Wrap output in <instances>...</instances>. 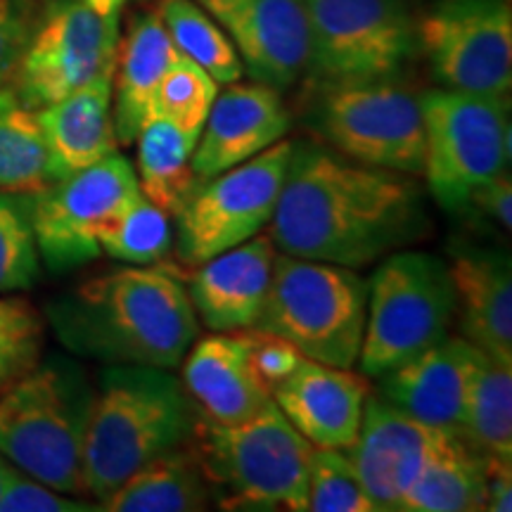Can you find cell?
I'll list each match as a JSON object with an SVG mask.
<instances>
[{"label": "cell", "instance_id": "cell-1", "mask_svg": "<svg viewBox=\"0 0 512 512\" xmlns=\"http://www.w3.org/2000/svg\"><path fill=\"white\" fill-rule=\"evenodd\" d=\"M268 235L283 254L363 268L425 238V190L411 174L294 143Z\"/></svg>", "mask_w": 512, "mask_h": 512}, {"label": "cell", "instance_id": "cell-2", "mask_svg": "<svg viewBox=\"0 0 512 512\" xmlns=\"http://www.w3.org/2000/svg\"><path fill=\"white\" fill-rule=\"evenodd\" d=\"M60 342L102 363L174 370L200 335V320L176 266L114 268L48 309Z\"/></svg>", "mask_w": 512, "mask_h": 512}, {"label": "cell", "instance_id": "cell-3", "mask_svg": "<svg viewBox=\"0 0 512 512\" xmlns=\"http://www.w3.org/2000/svg\"><path fill=\"white\" fill-rule=\"evenodd\" d=\"M197 408L166 368L107 363L83 441V486L102 503L133 472L190 441Z\"/></svg>", "mask_w": 512, "mask_h": 512}, {"label": "cell", "instance_id": "cell-4", "mask_svg": "<svg viewBox=\"0 0 512 512\" xmlns=\"http://www.w3.org/2000/svg\"><path fill=\"white\" fill-rule=\"evenodd\" d=\"M95 389L81 366L53 356L0 396V456L62 494H86L83 441Z\"/></svg>", "mask_w": 512, "mask_h": 512}, {"label": "cell", "instance_id": "cell-5", "mask_svg": "<svg viewBox=\"0 0 512 512\" xmlns=\"http://www.w3.org/2000/svg\"><path fill=\"white\" fill-rule=\"evenodd\" d=\"M190 444L226 510H306L311 444L275 401L240 425H216L197 413Z\"/></svg>", "mask_w": 512, "mask_h": 512}, {"label": "cell", "instance_id": "cell-6", "mask_svg": "<svg viewBox=\"0 0 512 512\" xmlns=\"http://www.w3.org/2000/svg\"><path fill=\"white\" fill-rule=\"evenodd\" d=\"M368 316V280L356 268L275 254L254 328L283 337L304 358L354 368Z\"/></svg>", "mask_w": 512, "mask_h": 512}, {"label": "cell", "instance_id": "cell-7", "mask_svg": "<svg viewBox=\"0 0 512 512\" xmlns=\"http://www.w3.org/2000/svg\"><path fill=\"white\" fill-rule=\"evenodd\" d=\"M456 287L448 264L427 252H392L368 280V316L358 368L366 377L387 370L448 337Z\"/></svg>", "mask_w": 512, "mask_h": 512}, {"label": "cell", "instance_id": "cell-8", "mask_svg": "<svg viewBox=\"0 0 512 512\" xmlns=\"http://www.w3.org/2000/svg\"><path fill=\"white\" fill-rule=\"evenodd\" d=\"M427 188L441 207L465 211L472 192L510 162L508 100L434 88L420 95Z\"/></svg>", "mask_w": 512, "mask_h": 512}, {"label": "cell", "instance_id": "cell-9", "mask_svg": "<svg viewBox=\"0 0 512 512\" xmlns=\"http://www.w3.org/2000/svg\"><path fill=\"white\" fill-rule=\"evenodd\" d=\"M318 88L396 79L420 53L408 0H304Z\"/></svg>", "mask_w": 512, "mask_h": 512}, {"label": "cell", "instance_id": "cell-10", "mask_svg": "<svg viewBox=\"0 0 512 512\" xmlns=\"http://www.w3.org/2000/svg\"><path fill=\"white\" fill-rule=\"evenodd\" d=\"M311 126L358 164L411 176L425 171L420 98L396 79L320 88Z\"/></svg>", "mask_w": 512, "mask_h": 512}, {"label": "cell", "instance_id": "cell-11", "mask_svg": "<svg viewBox=\"0 0 512 512\" xmlns=\"http://www.w3.org/2000/svg\"><path fill=\"white\" fill-rule=\"evenodd\" d=\"M292 147V140L283 138L247 162L200 181L176 216L174 247L183 266H200L271 223Z\"/></svg>", "mask_w": 512, "mask_h": 512}, {"label": "cell", "instance_id": "cell-12", "mask_svg": "<svg viewBox=\"0 0 512 512\" xmlns=\"http://www.w3.org/2000/svg\"><path fill=\"white\" fill-rule=\"evenodd\" d=\"M119 17H102L86 0H53L34 22L12 74V91L31 110L53 105L114 72Z\"/></svg>", "mask_w": 512, "mask_h": 512}, {"label": "cell", "instance_id": "cell-13", "mask_svg": "<svg viewBox=\"0 0 512 512\" xmlns=\"http://www.w3.org/2000/svg\"><path fill=\"white\" fill-rule=\"evenodd\" d=\"M140 195L133 164L117 150L31 195V223L50 271L98 259L100 230Z\"/></svg>", "mask_w": 512, "mask_h": 512}, {"label": "cell", "instance_id": "cell-14", "mask_svg": "<svg viewBox=\"0 0 512 512\" xmlns=\"http://www.w3.org/2000/svg\"><path fill=\"white\" fill-rule=\"evenodd\" d=\"M418 46L444 88L508 98L512 10L508 0H437L418 19Z\"/></svg>", "mask_w": 512, "mask_h": 512}, {"label": "cell", "instance_id": "cell-15", "mask_svg": "<svg viewBox=\"0 0 512 512\" xmlns=\"http://www.w3.org/2000/svg\"><path fill=\"white\" fill-rule=\"evenodd\" d=\"M238 48L254 81L285 91L309 69L311 36L304 0H195Z\"/></svg>", "mask_w": 512, "mask_h": 512}, {"label": "cell", "instance_id": "cell-16", "mask_svg": "<svg viewBox=\"0 0 512 512\" xmlns=\"http://www.w3.org/2000/svg\"><path fill=\"white\" fill-rule=\"evenodd\" d=\"M448 430L411 418L370 389L347 456L375 510H399L422 465Z\"/></svg>", "mask_w": 512, "mask_h": 512}, {"label": "cell", "instance_id": "cell-17", "mask_svg": "<svg viewBox=\"0 0 512 512\" xmlns=\"http://www.w3.org/2000/svg\"><path fill=\"white\" fill-rule=\"evenodd\" d=\"M292 117L283 98L266 83H230L216 95L192 150V171L200 181L252 159L287 136Z\"/></svg>", "mask_w": 512, "mask_h": 512}, {"label": "cell", "instance_id": "cell-18", "mask_svg": "<svg viewBox=\"0 0 512 512\" xmlns=\"http://www.w3.org/2000/svg\"><path fill=\"white\" fill-rule=\"evenodd\" d=\"M370 382L363 373L302 358L273 389L275 406L313 448L354 444Z\"/></svg>", "mask_w": 512, "mask_h": 512}, {"label": "cell", "instance_id": "cell-19", "mask_svg": "<svg viewBox=\"0 0 512 512\" xmlns=\"http://www.w3.org/2000/svg\"><path fill=\"white\" fill-rule=\"evenodd\" d=\"M271 235L259 233L214 259L192 266L183 283L195 313L211 332L254 328L273 278Z\"/></svg>", "mask_w": 512, "mask_h": 512}, {"label": "cell", "instance_id": "cell-20", "mask_svg": "<svg viewBox=\"0 0 512 512\" xmlns=\"http://www.w3.org/2000/svg\"><path fill=\"white\" fill-rule=\"evenodd\" d=\"M181 366L197 413L216 425H240L273 401L249 358L247 330L195 339Z\"/></svg>", "mask_w": 512, "mask_h": 512}, {"label": "cell", "instance_id": "cell-21", "mask_svg": "<svg viewBox=\"0 0 512 512\" xmlns=\"http://www.w3.org/2000/svg\"><path fill=\"white\" fill-rule=\"evenodd\" d=\"M467 342L444 337L377 377V394L411 418L463 434Z\"/></svg>", "mask_w": 512, "mask_h": 512}, {"label": "cell", "instance_id": "cell-22", "mask_svg": "<svg viewBox=\"0 0 512 512\" xmlns=\"http://www.w3.org/2000/svg\"><path fill=\"white\" fill-rule=\"evenodd\" d=\"M460 332L486 354L512 363V271L503 249L458 245L451 252Z\"/></svg>", "mask_w": 512, "mask_h": 512}, {"label": "cell", "instance_id": "cell-23", "mask_svg": "<svg viewBox=\"0 0 512 512\" xmlns=\"http://www.w3.org/2000/svg\"><path fill=\"white\" fill-rule=\"evenodd\" d=\"M178 50L159 12L131 22L119 41L112 76V119L119 145H133L147 121L155 117V95Z\"/></svg>", "mask_w": 512, "mask_h": 512}, {"label": "cell", "instance_id": "cell-24", "mask_svg": "<svg viewBox=\"0 0 512 512\" xmlns=\"http://www.w3.org/2000/svg\"><path fill=\"white\" fill-rule=\"evenodd\" d=\"M112 76L114 72L102 74L67 98L36 110L55 178L86 169L119 147L112 119Z\"/></svg>", "mask_w": 512, "mask_h": 512}, {"label": "cell", "instance_id": "cell-25", "mask_svg": "<svg viewBox=\"0 0 512 512\" xmlns=\"http://www.w3.org/2000/svg\"><path fill=\"white\" fill-rule=\"evenodd\" d=\"M214 503L209 479L190 441L133 472L102 503L110 512H197Z\"/></svg>", "mask_w": 512, "mask_h": 512}, {"label": "cell", "instance_id": "cell-26", "mask_svg": "<svg viewBox=\"0 0 512 512\" xmlns=\"http://www.w3.org/2000/svg\"><path fill=\"white\" fill-rule=\"evenodd\" d=\"M486 453L448 432L422 465L401 512H472L486 508Z\"/></svg>", "mask_w": 512, "mask_h": 512}, {"label": "cell", "instance_id": "cell-27", "mask_svg": "<svg viewBox=\"0 0 512 512\" xmlns=\"http://www.w3.org/2000/svg\"><path fill=\"white\" fill-rule=\"evenodd\" d=\"M136 143L140 195L176 219L200 185V178L192 171V150L197 140L181 131L174 121L155 114L140 128Z\"/></svg>", "mask_w": 512, "mask_h": 512}, {"label": "cell", "instance_id": "cell-28", "mask_svg": "<svg viewBox=\"0 0 512 512\" xmlns=\"http://www.w3.org/2000/svg\"><path fill=\"white\" fill-rule=\"evenodd\" d=\"M463 437L486 456L512 460V363L470 342Z\"/></svg>", "mask_w": 512, "mask_h": 512}, {"label": "cell", "instance_id": "cell-29", "mask_svg": "<svg viewBox=\"0 0 512 512\" xmlns=\"http://www.w3.org/2000/svg\"><path fill=\"white\" fill-rule=\"evenodd\" d=\"M55 178L36 110L12 88H0V192L34 195Z\"/></svg>", "mask_w": 512, "mask_h": 512}, {"label": "cell", "instance_id": "cell-30", "mask_svg": "<svg viewBox=\"0 0 512 512\" xmlns=\"http://www.w3.org/2000/svg\"><path fill=\"white\" fill-rule=\"evenodd\" d=\"M157 12L178 53L200 64L216 83L230 86V83L240 81L245 67H242L238 50L200 3L162 0Z\"/></svg>", "mask_w": 512, "mask_h": 512}, {"label": "cell", "instance_id": "cell-31", "mask_svg": "<svg viewBox=\"0 0 512 512\" xmlns=\"http://www.w3.org/2000/svg\"><path fill=\"white\" fill-rule=\"evenodd\" d=\"M100 254L124 261L128 266H152L166 261L174 249L171 216L138 195L98 235Z\"/></svg>", "mask_w": 512, "mask_h": 512}, {"label": "cell", "instance_id": "cell-32", "mask_svg": "<svg viewBox=\"0 0 512 512\" xmlns=\"http://www.w3.org/2000/svg\"><path fill=\"white\" fill-rule=\"evenodd\" d=\"M41 278L31 195L0 192V294L27 292Z\"/></svg>", "mask_w": 512, "mask_h": 512}, {"label": "cell", "instance_id": "cell-33", "mask_svg": "<svg viewBox=\"0 0 512 512\" xmlns=\"http://www.w3.org/2000/svg\"><path fill=\"white\" fill-rule=\"evenodd\" d=\"M216 95H219V83L200 64L178 53L157 88L155 114L174 121L181 131L197 140Z\"/></svg>", "mask_w": 512, "mask_h": 512}, {"label": "cell", "instance_id": "cell-34", "mask_svg": "<svg viewBox=\"0 0 512 512\" xmlns=\"http://www.w3.org/2000/svg\"><path fill=\"white\" fill-rule=\"evenodd\" d=\"M46 320L29 299L0 297V396L43 358Z\"/></svg>", "mask_w": 512, "mask_h": 512}, {"label": "cell", "instance_id": "cell-35", "mask_svg": "<svg viewBox=\"0 0 512 512\" xmlns=\"http://www.w3.org/2000/svg\"><path fill=\"white\" fill-rule=\"evenodd\" d=\"M306 510L311 512H377L363 489L347 451L311 448Z\"/></svg>", "mask_w": 512, "mask_h": 512}, {"label": "cell", "instance_id": "cell-36", "mask_svg": "<svg viewBox=\"0 0 512 512\" xmlns=\"http://www.w3.org/2000/svg\"><path fill=\"white\" fill-rule=\"evenodd\" d=\"M102 510L100 505H91L69 498L62 491H55L38 479L29 477L19 467L8 463L0 484V512H88Z\"/></svg>", "mask_w": 512, "mask_h": 512}, {"label": "cell", "instance_id": "cell-37", "mask_svg": "<svg viewBox=\"0 0 512 512\" xmlns=\"http://www.w3.org/2000/svg\"><path fill=\"white\" fill-rule=\"evenodd\" d=\"M36 15L31 0H0V88L15 74Z\"/></svg>", "mask_w": 512, "mask_h": 512}, {"label": "cell", "instance_id": "cell-38", "mask_svg": "<svg viewBox=\"0 0 512 512\" xmlns=\"http://www.w3.org/2000/svg\"><path fill=\"white\" fill-rule=\"evenodd\" d=\"M247 337L252 366L256 375H259V380L266 384V389L273 396V389L297 368V363L304 356L290 342H285L283 337L268 335V332H261L256 328H249Z\"/></svg>", "mask_w": 512, "mask_h": 512}, {"label": "cell", "instance_id": "cell-39", "mask_svg": "<svg viewBox=\"0 0 512 512\" xmlns=\"http://www.w3.org/2000/svg\"><path fill=\"white\" fill-rule=\"evenodd\" d=\"M465 211H472L479 219L486 223H494L501 233L508 235L512 226V183L510 176L498 174L491 178L489 183H484L482 188L472 192L470 202H467Z\"/></svg>", "mask_w": 512, "mask_h": 512}, {"label": "cell", "instance_id": "cell-40", "mask_svg": "<svg viewBox=\"0 0 512 512\" xmlns=\"http://www.w3.org/2000/svg\"><path fill=\"white\" fill-rule=\"evenodd\" d=\"M512 501V460L486 458V508L491 512H510Z\"/></svg>", "mask_w": 512, "mask_h": 512}, {"label": "cell", "instance_id": "cell-41", "mask_svg": "<svg viewBox=\"0 0 512 512\" xmlns=\"http://www.w3.org/2000/svg\"><path fill=\"white\" fill-rule=\"evenodd\" d=\"M86 3L102 17H119L126 0H86Z\"/></svg>", "mask_w": 512, "mask_h": 512}, {"label": "cell", "instance_id": "cell-42", "mask_svg": "<svg viewBox=\"0 0 512 512\" xmlns=\"http://www.w3.org/2000/svg\"><path fill=\"white\" fill-rule=\"evenodd\" d=\"M5 467H8V460L0 456V484H3V475H5Z\"/></svg>", "mask_w": 512, "mask_h": 512}]
</instances>
